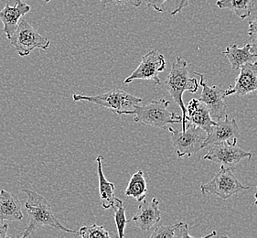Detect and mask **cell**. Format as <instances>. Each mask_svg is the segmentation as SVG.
I'll list each match as a JSON object with an SVG mask.
<instances>
[{
	"instance_id": "cell-22",
	"label": "cell",
	"mask_w": 257,
	"mask_h": 238,
	"mask_svg": "<svg viewBox=\"0 0 257 238\" xmlns=\"http://www.w3.org/2000/svg\"><path fill=\"white\" fill-rule=\"evenodd\" d=\"M112 207L114 210V221H115V224L117 228L118 237L123 238L124 237L125 225H126V223H129V220H127L125 216V207H123V202L115 197L113 199Z\"/></svg>"
},
{
	"instance_id": "cell-6",
	"label": "cell",
	"mask_w": 257,
	"mask_h": 238,
	"mask_svg": "<svg viewBox=\"0 0 257 238\" xmlns=\"http://www.w3.org/2000/svg\"><path fill=\"white\" fill-rule=\"evenodd\" d=\"M171 133V141L174 147L176 154L179 158L191 157L202 149L207 134L204 130L194 125L186 126V130L182 132L174 130L173 128L168 129Z\"/></svg>"
},
{
	"instance_id": "cell-7",
	"label": "cell",
	"mask_w": 257,
	"mask_h": 238,
	"mask_svg": "<svg viewBox=\"0 0 257 238\" xmlns=\"http://www.w3.org/2000/svg\"><path fill=\"white\" fill-rule=\"evenodd\" d=\"M250 187L242 185L237 180L231 169H221L217 172L211 181L205 184H201L202 194H214L222 200H227L230 197L244 190H249Z\"/></svg>"
},
{
	"instance_id": "cell-3",
	"label": "cell",
	"mask_w": 257,
	"mask_h": 238,
	"mask_svg": "<svg viewBox=\"0 0 257 238\" xmlns=\"http://www.w3.org/2000/svg\"><path fill=\"white\" fill-rule=\"evenodd\" d=\"M170 102L166 99L151 100L144 105L138 104L129 114H135L133 121L143 123L161 130L168 129L169 125L182 122V116L169 110Z\"/></svg>"
},
{
	"instance_id": "cell-1",
	"label": "cell",
	"mask_w": 257,
	"mask_h": 238,
	"mask_svg": "<svg viewBox=\"0 0 257 238\" xmlns=\"http://www.w3.org/2000/svg\"><path fill=\"white\" fill-rule=\"evenodd\" d=\"M22 192L27 194L25 208L30 216V222L28 226L21 233H19L17 237H29L35 233L37 229L41 226H50L67 233L77 234V231L65 227L59 222V220L52 212V205L45 197L26 189H23Z\"/></svg>"
},
{
	"instance_id": "cell-13",
	"label": "cell",
	"mask_w": 257,
	"mask_h": 238,
	"mask_svg": "<svg viewBox=\"0 0 257 238\" xmlns=\"http://www.w3.org/2000/svg\"><path fill=\"white\" fill-rule=\"evenodd\" d=\"M161 220V212L160 210V202L153 198L150 202L143 200L139 202V210L131 221L142 231L147 232L159 223Z\"/></svg>"
},
{
	"instance_id": "cell-11",
	"label": "cell",
	"mask_w": 257,
	"mask_h": 238,
	"mask_svg": "<svg viewBox=\"0 0 257 238\" xmlns=\"http://www.w3.org/2000/svg\"><path fill=\"white\" fill-rule=\"evenodd\" d=\"M241 135L239 126L234 118H228V114L223 119L217 121L212 128L211 133L206 137L202 143V149L208 146L226 142L229 144H236L238 138Z\"/></svg>"
},
{
	"instance_id": "cell-4",
	"label": "cell",
	"mask_w": 257,
	"mask_h": 238,
	"mask_svg": "<svg viewBox=\"0 0 257 238\" xmlns=\"http://www.w3.org/2000/svg\"><path fill=\"white\" fill-rule=\"evenodd\" d=\"M72 100L74 102H89L98 104L105 108L110 109L115 114H129V113L144 99L139 98L120 89H113L107 93L98 95H84V94H72Z\"/></svg>"
},
{
	"instance_id": "cell-29",
	"label": "cell",
	"mask_w": 257,
	"mask_h": 238,
	"mask_svg": "<svg viewBox=\"0 0 257 238\" xmlns=\"http://www.w3.org/2000/svg\"><path fill=\"white\" fill-rule=\"evenodd\" d=\"M248 32H249V34L250 33H257V19H255L254 21L249 22Z\"/></svg>"
},
{
	"instance_id": "cell-14",
	"label": "cell",
	"mask_w": 257,
	"mask_h": 238,
	"mask_svg": "<svg viewBox=\"0 0 257 238\" xmlns=\"http://www.w3.org/2000/svg\"><path fill=\"white\" fill-rule=\"evenodd\" d=\"M187 110V122L194 125L198 128L204 130L207 136L210 134L212 128L216 125L210 114V111L200 99L192 98L186 106Z\"/></svg>"
},
{
	"instance_id": "cell-16",
	"label": "cell",
	"mask_w": 257,
	"mask_h": 238,
	"mask_svg": "<svg viewBox=\"0 0 257 238\" xmlns=\"http://www.w3.org/2000/svg\"><path fill=\"white\" fill-rule=\"evenodd\" d=\"M21 202L18 197L5 190L0 191V221H21L23 219Z\"/></svg>"
},
{
	"instance_id": "cell-17",
	"label": "cell",
	"mask_w": 257,
	"mask_h": 238,
	"mask_svg": "<svg viewBox=\"0 0 257 238\" xmlns=\"http://www.w3.org/2000/svg\"><path fill=\"white\" fill-rule=\"evenodd\" d=\"M103 156L99 155L96 158L97 163L98 180H99V194L101 200V205L103 209L107 210L113 206L114 199V190L115 187L113 182L107 181L104 177L103 171Z\"/></svg>"
},
{
	"instance_id": "cell-27",
	"label": "cell",
	"mask_w": 257,
	"mask_h": 238,
	"mask_svg": "<svg viewBox=\"0 0 257 238\" xmlns=\"http://www.w3.org/2000/svg\"><path fill=\"white\" fill-rule=\"evenodd\" d=\"M9 230V223H5V221H0V238H11V235L8 234Z\"/></svg>"
},
{
	"instance_id": "cell-18",
	"label": "cell",
	"mask_w": 257,
	"mask_h": 238,
	"mask_svg": "<svg viewBox=\"0 0 257 238\" xmlns=\"http://www.w3.org/2000/svg\"><path fill=\"white\" fill-rule=\"evenodd\" d=\"M250 48V43H247L243 47H239L237 44H232L231 46L227 47L222 53L231 63V70H240L242 65L254 60L255 57L252 55Z\"/></svg>"
},
{
	"instance_id": "cell-9",
	"label": "cell",
	"mask_w": 257,
	"mask_h": 238,
	"mask_svg": "<svg viewBox=\"0 0 257 238\" xmlns=\"http://www.w3.org/2000/svg\"><path fill=\"white\" fill-rule=\"evenodd\" d=\"M165 69L166 60L164 56L157 51H150L142 57L139 67L126 77L123 83L129 84L135 80H148L160 85L161 82L159 73L164 72Z\"/></svg>"
},
{
	"instance_id": "cell-8",
	"label": "cell",
	"mask_w": 257,
	"mask_h": 238,
	"mask_svg": "<svg viewBox=\"0 0 257 238\" xmlns=\"http://www.w3.org/2000/svg\"><path fill=\"white\" fill-rule=\"evenodd\" d=\"M252 153L242 150L236 144H229L226 142L211 145L208 153L204 155L203 160L216 163L221 169H231L233 171L234 167L242 160H251Z\"/></svg>"
},
{
	"instance_id": "cell-12",
	"label": "cell",
	"mask_w": 257,
	"mask_h": 238,
	"mask_svg": "<svg viewBox=\"0 0 257 238\" xmlns=\"http://www.w3.org/2000/svg\"><path fill=\"white\" fill-rule=\"evenodd\" d=\"M255 91H257V61L246 62L241 66L234 86L225 90V95L236 94L244 96Z\"/></svg>"
},
{
	"instance_id": "cell-20",
	"label": "cell",
	"mask_w": 257,
	"mask_h": 238,
	"mask_svg": "<svg viewBox=\"0 0 257 238\" xmlns=\"http://www.w3.org/2000/svg\"><path fill=\"white\" fill-rule=\"evenodd\" d=\"M148 193L147 181L144 177V172L138 171L135 172L129 181L128 185L125 190V195L133 197L138 202H142L145 200Z\"/></svg>"
},
{
	"instance_id": "cell-19",
	"label": "cell",
	"mask_w": 257,
	"mask_h": 238,
	"mask_svg": "<svg viewBox=\"0 0 257 238\" xmlns=\"http://www.w3.org/2000/svg\"><path fill=\"white\" fill-rule=\"evenodd\" d=\"M216 5L222 10L228 9L241 20H245L253 11L254 0H218Z\"/></svg>"
},
{
	"instance_id": "cell-26",
	"label": "cell",
	"mask_w": 257,
	"mask_h": 238,
	"mask_svg": "<svg viewBox=\"0 0 257 238\" xmlns=\"http://www.w3.org/2000/svg\"><path fill=\"white\" fill-rule=\"evenodd\" d=\"M250 51L254 57H257V33H250Z\"/></svg>"
},
{
	"instance_id": "cell-25",
	"label": "cell",
	"mask_w": 257,
	"mask_h": 238,
	"mask_svg": "<svg viewBox=\"0 0 257 238\" xmlns=\"http://www.w3.org/2000/svg\"><path fill=\"white\" fill-rule=\"evenodd\" d=\"M148 8H153L155 11L164 13V3L168 0H145Z\"/></svg>"
},
{
	"instance_id": "cell-10",
	"label": "cell",
	"mask_w": 257,
	"mask_h": 238,
	"mask_svg": "<svg viewBox=\"0 0 257 238\" xmlns=\"http://www.w3.org/2000/svg\"><path fill=\"white\" fill-rule=\"evenodd\" d=\"M194 73L201 78L200 84L202 87V92L199 99L207 105L213 120L217 122L224 118L227 115V104L224 102V98L226 97L225 90L220 88L217 85L210 86L202 73L198 72Z\"/></svg>"
},
{
	"instance_id": "cell-23",
	"label": "cell",
	"mask_w": 257,
	"mask_h": 238,
	"mask_svg": "<svg viewBox=\"0 0 257 238\" xmlns=\"http://www.w3.org/2000/svg\"><path fill=\"white\" fill-rule=\"evenodd\" d=\"M78 236L82 238H109L110 233L108 231L103 227V225H99L93 223L92 225L82 226L77 231Z\"/></svg>"
},
{
	"instance_id": "cell-21",
	"label": "cell",
	"mask_w": 257,
	"mask_h": 238,
	"mask_svg": "<svg viewBox=\"0 0 257 238\" xmlns=\"http://www.w3.org/2000/svg\"><path fill=\"white\" fill-rule=\"evenodd\" d=\"M150 237L184 238L193 236L189 233V224L179 222L172 225H160L155 229Z\"/></svg>"
},
{
	"instance_id": "cell-30",
	"label": "cell",
	"mask_w": 257,
	"mask_h": 238,
	"mask_svg": "<svg viewBox=\"0 0 257 238\" xmlns=\"http://www.w3.org/2000/svg\"><path fill=\"white\" fill-rule=\"evenodd\" d=\"M254 204H255L257 208V186L256 189H255V193H254Z\"/></svg>"
},
{
	"instance_id": "cell-15",
	"label": "cell",
	"mask_w": 257,
	"mask_h": 238,
	"mask_svg": "<svg viewBox=\"0 0 257 238\" xmlns=\"http://www.w3.org/2000/svg\"><path fill=\"white\" fill-rule=\"evenodd\" d=\"M30 11L31 7L22 2V0H16L14 7L7 4L4 9L0 11V21L3 23V31L8 40H10L14 34L21 18Z\"/></svg>"
},
{
	"instance_id": "cell-24",
	"label": "cell",
	"mask_w": 257,
	"mask_h": 238,
	"mask_svg": "<svg viewBox=\"0 0 257 238\" xmlns=\"http://www.w3.org/2000/svg\"><path fill=\"white\" fill-rule=\"evenodd\" d=\"M103 4H113L115 6H133L139 8L142 4L141 0H100Z\"/></svg>"
},
{
	"instance_id": "cell-2",
	"label": "cell",
	"mask_w": 257,
	"mask_h": 238,
	"mask_svg": "<svg viewBox=\"0 0 257 238\" xmlns=\"http://www.w3.org/2000/svg\"><path fill=\"white\" fill-rule=\"evenodd\" d=\"M165 87L176 104H179L182 112V129L186 130L187 126V110L183 102L184 92L194 93L198 91L199 84L196 78H190L188 68V62L184 59L178 56L172 63L171 70L164 83Z\"/></svg>"
},
{
	"instance_id": "cell-31",
	"label": "cell",
	"mask_w": 257,
	"mask_h": 238,
	"mask_svg": "<svg viewBox=\"0 0 257 238\" xmlns=\"http://www.w3.org/2000/svg\"><path fill=\"white\" fill-rule=\"evenodd\" d=\"M44 1H45V3H49L51 0H44Z\"/></svg>"
},
{
	"instance_id": "cell-28",
	"label": "cell",
	"mask_w": 257,
	"mask_h": 238,
	"mask_svg": "<svg viewBox=\"0 0 257 238\" xmlns=\"http://www.w3.org/2000/svg\"><path fill=\"white\" fill-rule=\"evenodd\" d=\"M188 4H189V0H180L178 7L176 8L174 11L171 12V16H175L176 14L180 13V11H182Z\"/></svg>"
},
{
	"instance_id": "cell-5",
	"label": "cell",
	"mask_w": 257,
	"mask_h": 238,
	"mask_svg": "<svg viewBox=\"0 0 257 238\" xmlns=\"http://www.w3.org/2000/svg\"><path fill=\"white\" fill-rule=\"evenodd\" d=\"M9 41L21 57L30 55L37 48L45 51L51 45V41L41 36L24 17L21 18L17 30Z\"/></svg>"
}]
</instances>
